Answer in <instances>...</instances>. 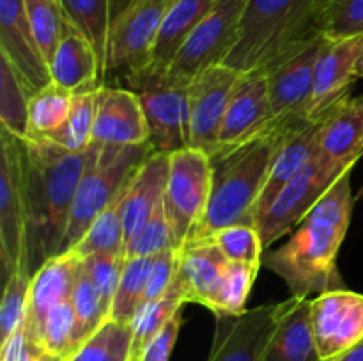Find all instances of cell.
<instances>
[{
	"mask_svg": "<svg viewBox=\"0 0 363 361\" xmlns=\"http://www.w3.org/2000/svg\"><path fill=\"white\" fill-rule=\"evenodd\" d=\"M238 78L236 69L215 64L190 81V147L213 154Z\"/></svg>",
	"mask_w": 363,
	"mask_h": 361,
	"instance_id": "cell-14",
	"label": "cell"
},
{
	"mask_svg": "<svg viewBox=\"0 0 363 361\" xmlns=\"http://www.w3.org/2000/svg\"><path fill=\"white\" fill-rule=\"evenodd\" d=\"M312 328L323 361H332L363 338V294L347 289L312 299Z\"/></svg>",
	"mask_w": 363,
	"mask_h": 361,
	"instance_id": "cell-16",
	"label": "cell"
},
{
	"mask_svg": "<svg viewBox=\"0 0 363 361\" xmlns=\"http://www.w3.org/2000/svg\"><path fill=\"white\" fill-rule=\"evenodd\" d=\"M39 361H69V357H66V356H59V354L43 353L41 360H39Z\"/></svg>",
	"mask_w": 363,
	"mask_h": 361,
	"instance_id": "cell-50",
	"label": "cell"
},
{
	"mask_svg": "<svg viewBox=\"0 0 363 361\" xmlns=\"http://www.w3.org/2000/svg\"><path fill=\"white\" fill-rule=\"evenodd\" d=\"M269 127L268 81L264 71L240 73L220 127L218 142L211 158L229 154L234 149L254 140Z\"/></svg>",
	"mask_w": 363,
	"mask_h": 361,
	"instance_id": "cell-13",
	"label": "cell"
},
{
	"mask_svg": "<svg viewBox=\"0 0 363 361\" xmlns=\"http://www.w3.org/2000/svg\"><path fill=\"white\" fill-rule=\"evenodd\" d=\"M318 154L319 122H308V120H305V122L298 124L293 130H289L286 142H284L282 151L279 152L275 163H273L261 200H259V218L268 211L272 202L284 190V186Z\"/></svg>",
	"mask_w": 363,
	"mask_h": 361,
	"instance_id": "cell-27",
	"label": "cell"
},
{
	"mask_svg": "<svg viewBox=\"0 0 363 361\" xmlns=\"http://www.w3.org/2000/svg\"><path fill=\"white\" fill-rule=\"evenodd\" d=\"M332 0H248L240 32L222 64L238 73L266 69L291 50L323 35Z\"/></svg>",
	"mask_w": 363,
	"mask_h": 361,
	"instance_id": "cell-4",
	"label": "cell"
},
{
	"mask_svg": "<svg viewBox=\"0 0 363 361\" xmlns=\"http://www.w3.org/2000/svg\"><path fill=\"white\" fill-rule=\"evenodd\" d=\"M319 154L342 168H353L363 154V101L346 96L319 120Z\"/></svg>",
	"mask_w": 363,
	"mask_h": 361,
	"instance_id": "cell-22",
	"label": "cell"
},
{
	"mask_svg": "<svg viewBox=\"0 0 363 361\" xmlns=\"http://www.w3.org/2000/svg\"><path fill=\"white\" fill-rule=\"evenodd\" d=\"M360 98H362V101H363V96H360ZM362 195H363V188L360 190V193H358V197H362Z\"/></svg>",
	"mask_w": 363,
	"mask_h": 361,
	"instance_id": "cell-53",
	"label": "cell"
},
{
	"mask_svg": "<svg viewBox=\"0 0 363 361\" xmlns=\"http://www.w3.org/2000/svg\"><path fill=\"white\" fill-rule=\"evenodd\" d=\"M176 248V237H174L172 227H170L169 216H167L165 204L160 202L158 207L155 209L147 222L144 223L140 230L128 241L124 255L126 258L131 257H156L162 251Z\"/></svg>",
	"mask_w": 363,
	"mask_h": 361,
	"instance_id": "cell-39",
	"label": "cell"
},
{
	"mask_svg": "<svg viewBox=\"0 0 363 361\" xmlns=\"http://www.w3.org/2000/svg\"><path fill=\"white\" fill-rule=\"evenodd\" d=\"M363 34L347 39L326 38L312 76V92L305 110V120L319 122L330 108L351 94L357 76V60Z\"/></svg>",
	"mask_w": 363,
	"mask_h": 361,
	"instance_id": "cell-15",
	"label": "cell"
},
{
	"mask_svg": "<svg viewBox=\"0 0 363 361\" xmlns=\"http://www.w3.org/2000/svg\"><path fill=\"white\" fill-rule=\"evenodd\" d=\"M0 258L4 278L21 265L32 268L25 140L0 131Z\"/></svg>",
	"mask_w": 363,
	"mask_h": 361,
	"instance_id": "cell-6",
	"label": "cell"
},
{
	"mask_svg": "<svg viewBox=\"0 0 363 361\" xmlns=\"http://www.w3.org/2000/svg\"><path fill=\"white\" fill-rule=\"evenodd\" d=\"M229 260L209 241L186 244L179 251L176 278L170 289L184 303H199L211 311Z\"/></svg>",
	"mask_w": 363,
	"mask_h": 361,
	"instance_id": "cell-20",
	"label": "cell"
},
{
	"mask_svg": "<svg viewBox=\"0 0 363 361\" xmlns=\"http://www.w3.org/2000/svg\"><path fill=\"white\" fill-rule=\"evenodd\" d=\"M218 0H172L165 14L158 39H156L155 52H152L151 66L137 80L142 78H162L169 69L170 62L176 53L184 45L191 32L195 30L202 18L211 11ZM133 80V81H137ZM130 81V84H133Z\"/></svg>",
	"mask_w": 363,
	"mask_h": 361,
	"instance_id": "cell-25",
	"label": "cell"
},
{
	"mask_svg": "<svg viewBox=\"0 0 363 361\" xmlns=\"http://www.w3.org/2000/svg\"><path fill=\"white\" fill-rule=\"evenodd\" d=\"M50 74L52 81L73 94L96 92L105 85L98 53L67 18L59 48L50 62Z\"/></svg>",
	"mask_w": 363,
	"mask_h": 361,
	"instance_id": "cell-23",
	"label": "cell"
},
{
	"mask_svg": "<svg viewBox=\"0 0 363 361\" xmlns=\"http://www.w3.org/2000/svg\"><path fill=\"white\" fill-rule=\"evenodd\" d=\"M43 347L30 331L25 319L13 331V335L2 342V361H39Z\"/></svg>",
	"mask_w": 363,
	"mask_h": 361,
	"instance_id": "cell-46",
	"label": "cell"
},
{
	"mask_svg": "<svg viewBox=\"0 0 363 361\" xmlns=\"http://www.w3.org/2000/svg\"><path fill=\"white\" fill-rule=\"evenodd\" d=\"M179 251L181 250H176V248H170V250H165L160 255H156L155 260H152L151 271H149L147 283H145L140 308L152 303V301L160 299V297H163L169 292L170 287H172L174 283V278H176ZM140 308H138V310H140ZM135 317H137V315H135Z\"/></svg>",
	"mask_w": 363,
	"mask_h": 361,
	"instance_id": "cell-45",
	"label": "cell"
},
{
	"mask_svg": "<svg viewBox=\"0 0 363 361\" xmlns=\"http://www.w3.org/2000/svg\"><path fill=\"white\" fill-rule=\"evenodd\" d=\"M170 4L172 0H137L113 20L108 71H123L128 84L145 74Z\"/></svg>",
	"mask_w": 363,
	"mask_h": 361,
	"instance_id": "cell-11",
	"label": "cell"
},
{
	"mask_svg": "<svg viewBox=\"0 0 363 361\" xmlns=\"http://www.w3.org/2000/svg\"><path fill=\"white\" fill-rule=\"evenodd\" d=\"M312 297L291 296L279 303L275 328L262 361H323L312 328Z\"/></svg>",
	"mask_w": 363,
	"mask_h": 361,
	"instance_id": "cell-21",
	"label": "cell"
},
{
	"mask_svg": "<svg viewBox=\"0 0 363 361\" xmlns=\"http://www.w3.org/2000/svg\"><path fill=\"white\" fill-rule=\"evenodd\" d=\"M209 243L215 244L223 257L229 262H241V264H262V246L261 234L254 225H230L218 230L209 237Z\"/></svg>",
	"mask_w": 363,
	"mask_h": 361,
	"instance_id": "cell-38",
	"label": "cell"
},
{
	"mask_svg": "<svg viewBox=\"0 0 363 361\" xmlns=\"http://www.w3.org/2000/svg\"><path fill=\"white\" fill-rule=\"evenodd\" d=\"M155 257H131L124 262L119 287L113 297L110 319L123 324H133L135 315L142 304L145 283Z\"/></svg>",
	"mask_w": 363,
	"mask_h": 361,
	"instance_id": "cell-34",
	"label": "cell"
},
{
	"mask_svg": "<svg viewBox=\"0 0 363 361\" xmlns=\"http://www.w3.org/2000/svg\"><path fill=\"white\" fill-rule=\"evenodd\" d=\"M128 361H142V353H131L130 360Z\"/></svg>",
	"mask_w": 363,
	"mask_h": 361,
	"instance_id": "cell-52",
	"label": "cell"
},
{
	"mask_svg": "<svg viewBox=\"0 0 363 361\" xmlns=\"http://www.w3.org/2000/svg\"><path fill=\"white\" fill-rule=\"evenodd\" d=\"M353 205L351 170H347L301 219L287 243L262 258V264L286 282L291 296L311 297L346 289L337 255L350 229Z\"/></svg>",
	"mask_w": 363,
	"mask_h": 361,
	"instance_id": "cell-1",
	"label": "cell"
},
{
	"mask_svg": "<svg viewBox=\"0 0 363 361\" xmlns=\"http://www.w3.org/2000/svg\"><path fill=\"white\" fill-rule=\"evenodd\" d=\"M25 6L35 42L50 67L66 27L62 0H25Z\"/></svg>",
	"mask_w": 363,
	"mask_h": 361,
	"instance_id": "cell-36",
	"label": "cell"
},
{
	"mask_svg": "<svg viewBox=\"0 0 363 361\" xmlns=\"http://www.w3.org/2000/svg\"><path fill=\"white\" fill-rule=\"evenodd\" d=\"M287 133L289 130L273 127L229 154L211 158V197L204 218L186 244L208 241L213 234L230 225L257 227L259 200Z\"/></svg>",
	"mask_w": 363,
	"mask_h": 361,
	"instance_id": "cell-3",
	"label": "cell"
},
{
	"mask_svg": "<svg viewBox=\"0 0 363 361\" xmlns=\"http://www.w3.org/2000/svg\"><path fill=\"white\" fill-rule=\"evenodd\" d=\"M325 41V35H319L262 69L268 81L269 127L291 130L305 122L314 67Z\"/></svg>",
	"mask_w": 363,
	"mask_h": 361,
	"instance_id": "cell-9",
	"label": "cell"
},
{
	"mask_svg": "<svg viewBox=\"0 0 363 361\" xmlns=\"http://www.w3.org/2000/svg\"><path fill=\"white\" fill-rule=\"evenodd\" d=\"M183 306L184 301L172 289L160 299L142 306L131 324L133 326V350L131 353H144L145 345L162 331L163 326Z\"/></svg>",
	"mask_w": 363,
	"mask_h": 361,
	"instance_id": "cell-41",
	"label": "cell"
},
{
	"mask_svg": "<svg viewBox=\"0 0 363 361\" xmlns=\"http://www.w3.org/2000/svg\"><path fill=\"white\" fill-rule=\"evenodd\" d=\"M131 350L133 326L108 319L71 354L69 361H128Z\"/></svg>",
	"mask_w": 363,
	"mask_h": 361,
	"instance_id": "cell-32",
	"label": "cell"
},
{
	"mask_svg": "<svg viewBox=\"0 0 363 361\" xmlns=\"http://www.w3.org/2000/svg\"><path fill=\"white\" fill-rule=\"evenodd\" d=\"M259 268L261 265L241 264V262H229L227 264L222 285H220L218 294L215 297V304L211 308L213 315H238L247 310L245 304L250 296Z\"/></svg>",
	"mask_w": 363,
	"mask_h": 361,
	"instance_id": "cell-37",
	"label": "cell"
},
{
	"mask_svg": "<svg viewBox=\"0 0 363 361\" xmlns=\"http://www.w3.org/2000/svg\"><path fill=\"white\" fill-rule=\"evenodd\" d=\"M92 142L101 145L149 144L147 119L137 92L106 85L99 88Z\"/></svg>",
	"mask_w": 363,
	"mask_h": 361,
	"instance_id": "cell-19",
	"label": "cell"
},
{
	"mask_svg": "<svg viewBox=\"0 0 363 361\" xmlns=\"http://www.w3.org/2000/svg\"><path fill=\"white\" fill-rule=\"evenodd\" d=\"M332 361H363V338L360 342L354 343L353 347H350L347 350H344L342 354H339L337 357H333Z\"/></svg>",
	"mask_w": 363,
	"mask_h": 361,
	"instance_id": "cell-48",
	"label": "cell"
},
{
	"mask_svg": "<svg viewBox=\"0 0 363 361\" xmlns=\"http://www.w3.org/2000/svg\"><path fill=\"white\" fill-rule=\"evenodd\" d=\"M94 149L92 144L87 151L74 152L45 138L25 140L34 273L43 262L60 253L71 205Z\"/></svg>",
	"mask_w": 363,
	"mask_h": 361,
	"instance_id": "cell-2",
	"label": "cell"
},
{
	"mask_svg": "<svg viewBox=\"0 0 363 361\" xmlns=\"http://www.w3.org/2000/svg\"><path fill=\"white\" fill-rule=\"evenodd\" d=\"M71 301H73L74 314H77L78 338H80L82 345L103 322L110 319L108 310L103 304L101 296H99L98 289L94 287L85 268H82Z\"/></svg>",
	"mask_w": 363,
	"mask_h": 361,
	"instance_id": "cell-42",
	"label": "cell"
},
{
	"mask_svg": "<svg viewBox=\"0 0 363 361\" xmlns=\"http://www.w3.org/2000/svg\"><path fill=\"white\" fill-rule=\"evenodd\" d=\"M28 99L9 59L0 53V124L14 137H28Z\"/></svg>",
	"mask_w": 363,
	"mask_h": 361,
	"instance_id": "cell-33",
	"label": "cell"
},
{
	"mask_svg": "<svg viewBox=\"0 0 363 361\" xmlns=\"http://www.w3.org/2000/svg\"><path fill=\"white\" fill-rule=\"evenodd\" d=\"M82 268L84 258L78 257L74 251L59 253L43 262L32 276L25 319L35 322L57 303L71 299Z\"/></svg>",
	"mask_w": 363,
	"mask_h": 361,
	"instance_id": "cell-26",
	"label": "cell"
},
{
	"mask_svg": "<svg viewBox=\"0 0 363 361\" xmlns=\"http://www.w3.org/2000/svg\"><path fill=\"white\" fill-rule=\"evenodd\" d=\"M34 271L27 265H21L11 273L4 287L2 304H0V336L4 340L13 335L14 329L21 324L27 314L28 294H30Z\"/></svg>",
	"mask_w": 363,
	"mask_h": 361,
	"instance_id": "cell-40",
	"label": "cell"
},
{
	"mask_svg": "<svg viewBox=\"0 0 363 361\" xmlns=\"http://www.w3.org/2000/svg\"><path fill=\"white\" fill-rule=\"evenodd\" d=\"M357 76L363 78V45L360 50V55H358V60H357Z\"/></svg>",
	"mask_w": 363,
	"mask_h": 361,
	"instance_id": "cell-51",
	"label": "cell"
},
{
	"mask_svg": "<svg viewBox=\"0 0 363 361\" xmlns=\"http://www.w3.org/2000/svg\"><path fill=\"white\" fill-rule=\"evenodd\" d=\"M183 326V308L174 314V317L162 328V331L145 345L142 353V361H169L174 345L179 336V329Z\"/></svg>",
	"mask_w": 363,
	"mask_h": 361,
	"instance_id": "cell-47",
	"label": "cell"
},
{
	"mask_svg": "<svg viewBox=\"0 0 363 361\" xmlns=\"http://www.w3.org/2000/svg\"><path fill=\"white\" fill-rule=\"evenodd\" d=\"M130 85L140 98L152 151L170 154L190 147L188 85L170 84L163 78H142Z\"/></svg>",
	"mask_w": 363,
	"mask_h": 361,
	"instance_id": "cell-12",
	"label": "cell"
},
{
	"mask_svg": "<svg viewBox=\"0 0 363 361\" xmlns=\"http://www.w3.org/2000/svg\"><path fill=\"white\" fill-rule=\"evenodd\" d=\"M73 92L55 81L43 87L28 99V137L46 138L64 126L73 105ZM25 138V140H27Z\"/></svg>",
	"mask_w": 363,
	"mask_h": 361,
	"instance_id": "cell-31",
	"label": "cell"
},
{
	"mask_svg": "<svg viewBox=\"0 0 363 361\" xmlns=\"http://www.w3.org/2000/svg\"><path fill=\"white\" fill-rule=\"evenodd\" d=\"M167 152H151L128 183L123 198V223L126 244L144 227L165 193L169 177Z\"/></svg>",
	"mask_w": 363,
	"mask_h": 361,
	"instance_id": "cell-24",
	"label": "cell"
},
{
	"mask_svg": "<svg viewBox=\"0 0 363 361\" xmlns=\"http://www.w3.org/2000/svg\"><path fill=\"white\" fill-rule=\"evenodd\" d=\"M98 91L74 94L71 112L64 126L57 130L55 133L50 134V137H46L45 140L53 142V144L60 145V147L67 149V151H87L94 144L92 142V133H94Z\"/></svg>",
	"mask_w": 363,
	"mask_h": 361,
	"instance_id": "cell-35",
	"label": "cell"
},
{
	"mask_svg": "<svg viewBox=\"0 0 363 361\" xmlns=\"http://www.w3.org/2000/svg\"><path fill=\"white\" fill-rule=\"evenodd\" d=\"M211 188L213 161L208 152L195 147L170 152L163 204L179 250L204 218Z\"/></svg>",
	"mask_w": 363,
	"mask_h": 361,
	"instance_id": "cell-7",
	"label": "cell"
},
{
	"mask_svg": "<svg viewBox=\"0 0 363 361\" xmlns=\"http://www.w3.org/2000/svg\"><path fill=\"white\" fill-rule=\"evenodd\" d=\"M124 262H126V257H124V255L112 253H96L84 258L85 271L91 276L96 289H98L103 304H105V308L108 310V315L110 310H112V303L113 297H116L117 287H119L121 275H123Z\"/></svg>",
	"mask_w": 363,
	"mask_h": 361,
	"instance_id": "cell-43",
	"label": "cell"
},
{
	"mask_svg": "<svg viewBox=\"0 0 363 361\" xmlns=\"http://www.w3.org/2000/svg\"><path fill=\"white\" fill-rule=\"evenodd\" d=\"M0 53L9 59L28 96L52 84L50 67L28 21L25 0H0Z\"/></svg>",
	"mask_w": 363,
	"mask_h": 361,
	"instance_id": "cell-18",
	"label": "cell"
},
{
	"mask_svg": "<svg viewBox=\"0 0 363 361\" xmlns=\"http://www.w3.org/2000/svg\"><path fill=\"white\" fill-rule=\"evenodd\" d=\"M247 4L248 0H218L176 53L163 80L190 85L199 73L222 64L236 42Z\"/></svg>",
	"mask_w": 363,
	"mask_h": 361,
	"instance_id": "cell-8",
	"label": "cell"
},
{
	"mask_svg": "<svg viewBox=\"0 0 363 361\" xmlns=\"http://www.w3.org/2000/svg\"><path fill=\"white\" fill-rule=\"evenodd\" d=\"M279 314V303L215 315V335L208 361H262Z\"/></svg>",
	"mask_w": 363,
	"mask_h": 361,
	"instance_id": "cell-17",
	"label": "cell"
},
{
	"mask_svg": "<svg viewBox=\"0 0 363 361\" xmlns=\"http://www.w3.org/2000/svg\"><path fill=\"white\" fill-rule=\"evenodd\" d=\"M67 21L84 34L96 50L103 78L108 73V45L112 28L110 0H62Z\"/></svg>",
	"mask_w": 363,
	"mask_h": 361,
	"instance_id": "cell-28",
	"label": "cell"
},
{
	"mask_svg": "<svg viewBox=\"0 0 363 361\" xmlns=\"http://www.w3.org/2000/svg\"><path fill=\"white\" fill-rule=\"evenodd\" d=\"M133 2H137V0H110V9H112V23H113V20H117V18H119L121 14H123L124 11H126Z\"/></svg>",
	"mask_w": 363,
	"mask_h": 361,
	"instance_id": "cell-49",
	"label": "cell"
},
{
	"mask_svg": "<svg viewBox=\"0 0 363 361\" xmlns=\"http://www.w3.org/2000/svg\"><path fill=\"white\" fill-rule=\"evenodd\" d=\"M353 168H342L326 161L321 154L305 165L284 190L277 195L268 211L259 218L257 230L264 250H268L277 239L296 229L311 209L321 200L323 195L344 172Z\"/></svg>",
	"mask_w": 363,
	"mask_h": 361,
	"instance_id": "cell-10",
	"label": "cell"
},
{
	"mask_svg": "<svg viewBox=\"0 0 363 361\" xmlns=\"http://www.w3.org/2000/svg\"><path fill=\"white\" fill-rule=\"evenodd\" d=\"M151 152H155L151 144H96L94 154L82 176L71 205L69 222L60 253L69 251L84 237L91 223L116 200L117 195L126 188L133 173Z\"/></svg>",
	"mask_w": 363,
	"mask_h": 361,
	"instance_id": "cell-5",
	"label": "cell"
},
{
	"mask_svg": "<svg viewBox=\"0 0 363 361\" xmlns=\"http://www.w3.org/2000/svg\"><path fill=\"white\" fill-rule=\"evenodd\" d=\"M128 186V184H126ZM124 188L116 200L91 223L87 232L84 234L80 241L71 248L78 257L87 258L96 253H112L124 255L126 250V236H124V223H123V198ZM126 257V255H124Z\"/></svg>",
	"mask_w": 363,
	"mask_h": 361,
	"instance_id": "cell-30",
	"label": "cell"
},
{
	"mask_svg": "<svg viewBox=\"0 0 363 361\" xmlns=\"http://www.w3.org/2000/svg\"><path fill=\"white\" fill-rule=\"evenodd\" d=\"M25 322L34 333L45 353L69 357L80 347L78 321L71 299L57 303L35 322H28L27 319H25Z\"/></svg>",
	"mask_w": 363,
	"mask_h": 361,
	"instance_id": "cell-29",
	"label": "cell"
},
{
	"mask_svg": "<svg viewBox=\"0 0 363 361\" xmlns=\"http://www.w3.org/2000/svg\"><path fill=\"white\" fill-rule=\"evenodd\" d=\"M363 34V0H332L323 20V35L347 39Z\"/></svg>",
	"mask_w": 363,
	"mask_h": 361,
	"instance_id": "cell-44",
	"label": "cell"
}]
</instances>
